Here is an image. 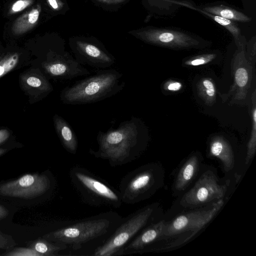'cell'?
Returning <instances> with one entry per match:
<instances>
[{
  "instance_id": "6da1fadb",
  "label": "cell",
  "mask_w": 256,
  "mask_h": 256,
  "mask_svg": "<svg viewBox=\"0 0 256 256\" xmlns=\"http://www.w3.org/2000/svg\"><path fill=\"white\" fill-rule=\"evenodd\" d=\"M148 140L147 130L142 120L132 116L116 128L100 130L96 136L98 149H90L89 153L107 160L111 166H120L138 158L146 148Z\"/></svg>"
},
{
  "instance_id": "7a4b0ae2",
  "label": "cell",
  "mask_w": 256,
  "mask_h": 256,
  "mask_svg": "<svg viewBox=\"0 0 256 256\" xmlns=\"http://www.w3.org/2000/svg\"><path fill=\"white\" fill-rule=\"evenodd\" d=\"M123 218L115 212L100 213L50 232L43 238L64 244L74 252L94 244L97 248L113 234Z\"/></svg>"
},
{
  "instance_id": "3957f363",
  "label": "cell",
  "mask_w": 256,
  "mask_h": 256,
  "mask_svg": "<svg viewBox=\"0 0 256 256\" xmlns=\"http://www.w3.org/2000/svg\"><path fill=\"white\" fill-rule=\"evenodd\" d=\"M123 74L115 69H100L94 74L64 88L60 99L65 104L95 103L111 98L125 86Z\"/></svg>"
},
{
  "instance_id": "277c9868",
  "label": "cell",
  "mask_w": 256,
  "mask_h": 256,
  "mask_svg": "<svg viewBox=\"0 0 256 256\" xmlns=\"http://www.w3.org/2000/svg\"><path fill=\"white\" fill-rule=\"evenodd\" d=\"M69 178L83 202L96 207L118 208L122 206L119 190L86 168L74 166L69 172Z\"/></svg>"
},
{
  "instance_id": "5b68a950",
  "label": "cell",
  "mask_w": 256,
  "mask_h": 256,
  "mask_svg": "<svg viewBox=\"0 0 256 256\" xmlns=\"http://www.w3.org/2000/svg\"><path fill=\"white\" fill-rule=\"evenodd\" d=\"M128 32L145 43L173 50L202 48L211 44L210 42L180 29L147 26Z\"/></svg>"
},
{
  "instance_id": "8992f818",
  "label": "cell",
  "mask_w": 256,
  "mask_h": 256,
  "mask_svg": "<svg viewBox=\"0 0 256 256\" xmlns=\"http://www.w3.org/2000/svg\"><path fill=\"white\" fill-rule=\"evenodd\" d=\"M152 206H148L123 218L121 224L110 237L94 250L92 256L122 255L126 244L135 237L150 220L154 213Z\"/></svg>"
},
{
  "instance_id": "52a82bcc",
  "label": "cell",
  "mask_w": 256,
  "mask_h": 256,
  "mask_svg": "<svg viewBox=\"0 0 256 256\" xmlns=\"http://www.w3.org/2000/svg\"><path fill=\"white\" fill-rule=\"evenodd\" d=\"M55 180L50 172L27 174L0 184V196L32 200L47 196L54 190Z\"/></svg>"
},
{
  "instance_id": "ba28073f",
  "label": "cell",
  "mask_w": 256,
  "mask_h": 256,
  "mask_svg": "<svg viewBox=\"0 0 256 256\" xmlns=\"http://www.w3.org/2000/svg\"><path fill=\"white\" fill-rule=\"evenodd\" d=\"M231 62L233 83L227 94L221 95L223 101L231 104L244 106L254 78L256 67L248 61L246 55V46L236 48Z\"/></svg>"
},
{
  "instance_id": "9c48e42d",
  "label": "cell",
  "mask_w": 256,
  "mask_h": 256,
  "mask_svg": "<svg viewBox=\"0 0 256 256\" xmlns=\"http://www.w3.org/2000/svg\"><path fill=\"white\" fill-rule=\"evenodd\" d=\"M156 175L154 164H145L126 174L119 184L122 202L134 204L149 198L156 188Z\"/></svg>"
},
{
  "instance_id": "30bf717a",
  "label": "cell",
  "mask_w": 256,
  "mask_h": 256,
  "mask_svg": "<svg viewBox=\"0 0 256 256\" xmlns=\"http://www.w3.org/2000/svg\"><path fill=\"white\" fill-rule=\"evenodd\" d=\"M68 44L74 58L83 66L106 69L116 62L114 56L95 37L74 36L69 38Z\"/></svg>"
},
{
  "instance_id": "8fae6325",
  "label": "cell",
  "mask_w": 256,
  "mask_h": 256,
  "mask_svg": "<svg viewBox=\"0 0 256 256\" xmlns=\"http://www.w3.org/2000/svg\"><path fill=\"white\" fill-rule=\"evenodd\" d=\"M224 202L220 199L207 210L192 212L180 214L166 223L162 238L174 236L187 231L192 232L190 238L208 224L220 210Z\"/></svg>"
},
{
  "instance_id": "7c38bea8",
  "label": "cell",
  "mask_w": 256,
  "mask_h": 256,
  "mask_svg": "<svg viewBox=\"0 0 256 256\" xmlns=\"http://www.w3.org/2000/svg\"><path fill=\"white\" fill-rule=\"evenodd\" d=\"M226 186L220 185L216 176L206 172L198 179L194 186L182 197L181 204L185 206H202L214 200L224 197Z\"/></svg>"
},
{
  "instance_id": "4fadbf2b",
  "label": "cell",
  "mask_w": 256,
  "mask_h": 256,
  "mask_svg": "<svg viewBox=\"0 0 256 256\" xmlns=\"http://www.w3.org/2000/svg\"><path fill=\"white\" fill-rule=\"evenodd\" d=\"M166 223L162 220L144 228L124 248L122 255L142 252L148 246L162 238Z\"/></svg>"
},
{
  "instance_id": "5bb4252c",
  "label": "cell",
  "mask_w": 256,
  "mask_h": 256,
  "mask_svg": "<svg viewBox=\"0 0 256 256\" xmlns=\"http://www.w3.org/2000/svg\"><path fill=\"white\" fill-rule=\"evenodd\" d=\"M53 121L56 132L64 148L74 154L78 148V140L70 125L62 117L55 114Z\"/></svg>"
},
{
  "instance_id": "9a60e30c",
  "label": "cell",
  "mask_w": 256,
  "mask_h": 256,
  "mask_svg": "<svg viewBox=\"0 0 256 256\" xmlns=\"http://www.w3.org/2000/svg\"><path fill=\"white\" fill-rule=\"evenodd\" d=\"M210 154L222 162L227 172L233 168L234 164V154L230 145L224 137L216 136L210 142Z\"/></svg>"
},
{
  "instance_id": "2e32d148",
  "label": "cell",
  "mask_w": 256,
  "mask_h": 256,
  "mask_svg": "<svg viewBox=\"0 0 256 256\" xmlns=\"http://www.w3.org/2000/svg\"><path fill=\"white\" fill-rule=\"evenodd\" d=\"M181 6H185L190 8L194 10L200 12L226 28L232 36L236 48L246 46V42L244 36L241 34L240 28L234 22L222 18L220 16L213 14L207 12L198 6H194V4L188 2L184 0L181 4Z\"/></svg>"
},
{
  "instance_id": "e0dca14e",
  "label": "cell",
  "mask_w": 256,
  "mask_h": 256,
  "mask_svg": "<svg viewBox=\"0 0 256 256\" xmlns=\"http://www.w3.org/2000/svg\"><path fill=\"white\" fill-rule=\"evenodd\" d=\"M199 166V160L196 155L190 156L182 166L174 183V188L178 190L186 188L196 176Z\"/></svg>"
},
{
  "instance_id": "ac0fdd59",
  "label": "cell",
  "mask_w": 256,
  "mask_h": 256,
  "mask_svg": "<svg viewBox=\"0 0 256 256\" xmlns=\"http://www.w3.org/2000/svg\"><path fill=\"white\" fill-rule=\"evenodd\" d=\"M42 10L41 5L37 4L16 20L12 27V33L16 35L26 32L36 26Z\"/></svg>"
},
{
  "instance_id": "d6986e66",
  "label": "cell",
  "mask_w": 256,
  "mask_h": 256,
  "mask_svg": "<svg viewBox=\"0 0 256 256\" xmlns=\"http://www.w3.org/2000/svg\"><path fill=\"white\" fill-rule=\"evenodd\" d=\"M198 6L207 12L220 16L233 22H248L251 20V18L244 13L223 4Z\"/></svg>"
},
{
  "instance_id": "ffe728a7",
  "label": "cell",
  "mask_w": 256,
  "mask_h": 256,
  "mask_svg": "<svg viewBox=\"0 0 256 256\" xmlns=\"http://www.w3.org/2000/svg\"><path fill=\"white\" fill-rule=\"evenodd\" d=\"M142 4L151 14L168 16L181 6L183 0H140Z\"/></svg>"
},
{
  "instance_id": "44dd1931",
  "label": "cell",
  "mask_w": 256,
  "mask_h": 256,
  "mask_svg": "<svg viewBox=\"0 0 256 256\" xmlns=\"http://www.w3.org/2000/svg\"><path fill=\"white\" fill-rule=\"evenodd\" d=\"M24 80V85L29 89L34 90L39 96H45L53 90L52 84L40 72L26 75Z\"/></svg>"
},
{
  "instance_id": "7402d4cb",
  "label": "cell",
  "mask_w": 256,
  "mask_h": 256,
  "mask_svg": "<svg viewBox=\"0 0 256 256\" xmlns=\"http://www.w3.org/2000/svg\"><path fill=\"white\" fill-rule=\"evenodd\" d=\"M29 248L33 249L40 256H54L59 255L58 252L68 248V247L58 242H52L44 238L35 240Z\"/></svg>"
},
{
  "instance_id": "603a6c76",
  "label": "cell",
  "mask_w": 256,
  "mask_h": 256,
  "mask_svg": "<svg viewBox=\"0 0 256 256\" xmlns=\"http://www.w3.org/2000/svg\"><path fill=\"white\" fill-rule=\"evenodd\" d=\"M250 111L252 118V130L249 140L248 143L247 154L246 164L251 160L256 153V90L254 89L250 98Z\"/></svg>"
},
{
  "instance_id": "cb8c5ba5",
  "label": "cell",
  "mask_w": 256,
  "mask_h": 256,
  "mask_svg": "<svg viewBox=\"0 0 256 256\" xmlns=\"http://www.w3.org/2000/svg\"><path fill=\"white\" fill-rule=\"evenodd\" d=\"M196 91L198 96L208 106H212L216 102V90L215 84L212 78H204L197 83Z\"/></svg>"
},
{
  "instance_id": "d4e9b609",
  "label": "cell",
  "mask_w": 256,
  "mask_h": 256,
  "mask_svg": "<svg viewBox=\"0 0 256 256\" xmlns=\"http://www.w3.org/2000/svg\"><path fill=\"white\" fill-rule=\"evenodd\" d=\"M216 58V52L206 53L189 58L184 62V64L188 66H198L212 62Z\"/></svg>"
},
{
  "instance_id": "484cf974",
  "label": "cell",
  "mask_w": 256,
  "mask_h": 256,
  "mask_svg": "<svg viewBox=\"0 0 256 256\" xmlns=\"http://www.w3.org/2000/svg\"><path fill=\"white\" fill-rule=\"evenodd\" d=\"M19 55L16 53L0 58V78L12 70L17 64Z\"/></svg>"
},
{
  "instance_id": "4316f807",
  "label": "cell",
  "mask_w": 256,
  "mask_h": 256,
  "mask_svg": "<svg viewBox=\"0 0 256 256\" xmlns=\"http://www.w3.org/2000/svg\"><path fill=\"white\" fill-rule=\"evenodd\" d=\"M105 10L115 11L128 3L130 0H90Z\"/></svg>"
},
{
  "instance_id": "83f0119b",
  "label": "cell",
  "mask_w": 256,
  "mask_h": 256,
  "mask_svg": "<svg viewBox=\"0 0 256 256\" xmlns=\"http://www.w3.org/2000/svg\"><path fill=\"white\" fill-rule=\"evenodd\" d=\"M53 12L58 14H64L70 9L66 0H46Z\"/></svg>"
},
{
  "instance_id": "f1b7e54d",
  "label": "cell",
  "mask_w": 256,
  "mask_h": 256,
  "mask_svg": "<svg viewBox=\"0 0 256 256\" xmlns=\"http://www.w3.org/2000/svg\"><path fill=\"white\" fill-rule=\"evenodd\" d=\"M10 256H40L33 249L29 248H15L6 254H2Z\"/></svg>"
},
{
  "instance_id": "f546056e",
  "label": "cell",
  "mask_w": 256,
  "mask_h": 256,
  "mask_svg": "<svg viewBox=\"0 0 256 256\" xmlns=\"http://www.w3.org/2000/svg\"><path fill=\"white\" fill-rule=\"evenodd\" d=\"M246 57L250 63L254 67H256V40H250L246 44Z\"/></svg>"
},
{
  "instance_id": "4dcf8cb0",
  "label": "cell",
  "mask_w": 256,
  "mask_h": 256,
  "mask_svg": "<svg viewBox=\"0 0 256 256\" xmlns=\"http://www.w3.org/2000/svg\"><path fill=\"white\" fill-rule=\"evenodd\" d=\"M34 2V0H18L10 8V14H14L24 10Z\"/></svg>"
},
{
  "instance_id": "1f68e13d",
  "label": "cell",
  "mask_w": 256,
  "mask_h": 256,
  "mask_svg": "<svg viewBox=\"0 0 256 256\" xmlns=\"http://www.w3.org/2000/svg\"><path fill=\"white\" fill-rule=\"evenodd\" d=\"M16 244L12 236L0 232V249L9 250Z\"/></svg>"
},
{
  "instance_id": "d6a6232c",
  "label": "cell",
  "mask_w": 256,
  "mask_h": 256,
  "mask_svg": "<svg viewBox=\"0 0 256 256\" xmlns=\"http://www.w3.org/2000/svg\"><path fill=\"white\" fill-rule=\"evenodd\" d=\"M182 86V84L180 82L174 80H169L164 86L166 90L170 92H178L181 90Z\"/></svg>"
},
{
  "instance_id": "836d02e7",
  "label": "cell",
  "mask_w": 256,
  "mask_h": 256,
  "mask_svg": "<svg viewBox=\"0 0 256 256\" xmlns=\"http://www.w3.org/2000/svg\"><path fill=\"white\" fill-rule=\"evenodd\" d=\"M10 133L6 129L0 130V144L5 142L9 138Z\"/></svg>"
},
{
  "instance_id": "e575fe53",
  "label": "cell",
  "mask_w": 256,
  "mask_h": 256,
  "mask_svg": "<svg viewBox=\"0 0 256 256\" xmlns=\"http://www.w3.org/2000/svg\"><path fill=\"white\" fill-rule=\"evenodd\" d=\"M8 214V210L0 204V220H3Z\"/></svg>"
},
{
  "instance_id": "d590c367",
  "label": "cell",
  "mask_w": 256,
  "mask_h": 256,
  "mask_svg": "<svg viewBox=\"0 0 256 256\" xmlns=\"http://www.w3.org/2000/svg\"><path fill=\"white\" fill-rule=\"evenodd\" d=\"M7 151V149L6 148H0V156L6 153Z\"/></svg>"
}]
</instances>
